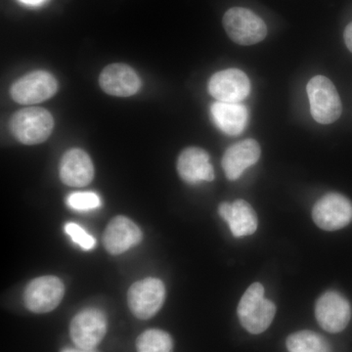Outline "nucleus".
<instances>
[{
    "label": "nucleus",
    "instance_id": "nucleus-11",
    "mask_svg": "<svg viewBox=\"0 0 352 352\" xmlns=\"http://www.w3.org/2000/svg\"><path fill=\"white\" fill-rule=\"evenodd\" d=\"M208 89L215 100L226 103H241L249 96L251 82L248 76L241 69H222L210 78Z\"/></svg>",
    "mask_w": 352,
    "mask_h": 352
},
{
    "label": "nucleus",
    "instance_id": "nucleus-8",
    "mask_svg": "<svg viewBox=\"0 0 352 352\" xmlns=\"http://www.w3.org/2000/svg\"><path fill=\"white\" fill-rule=\"evenodd\" d=\"M107 333V318L101 310L87 308L74 317L69 335L76 346L91 351L100 344Z\"/></svg>",
    "mask_w": 352,
    "mask_h": 352
},
{
    "label": "nucleus",
    "instance_id": "nucleus-2",
    "mask_svg": "<svg viewBox=\"0 0 352 352\" xmlns=\"http://www.w3.org/2000/svg\"><path fill=\"white\" fill-rule=\"evenodd\" d=\"M54 120L47 110L32 107L22 109L12 116L10 129L14 138L25 145L44 142L52 133Z\"/></svg>",
    "mask_w": 352,
    "mask_h": 352
},
{
    "label": "nucleus",
    "instance_id": "nucleus-3",
    "mask_svg": "<svg viewBox=\"0 0 352 352\" xmlns=\"http://www.w3.org/2000/svg\"><path fill=\"white\" fill-rule=\"evenodd\" d=\"M310 113L317 122L330 124L336 122L342 112V101L333 83L324 76H316L307 83Z\"/></svg>",
    "mask_w": 352,
    "mask_h": 352
},
{
    "label": "nucleus",
    "instance_id": "nucleus-13",
    "mask_svg": "<svg viewBox=\"0 0 352 352\" xmlns=\"http://www.w3.org/2000/svg\"><path fill=\"white\" fill-rule=\"evenodd\" d=\"M176 168L183 182L188 184L210 182L214 179V170L210 162V155L201 148L189 147L183 150L178 157Z\"/></svg>",
    "mask_w": 352,
    "mask_h": 352
},
{
    "label": "nucleus",
    "instance_id": "nucleus-21",
    "mask_svg": "<svg viewBox=\"0 0 352 352\" xmlns=\"http://www.w3.org/2000/svg\"><path fill=\"white\" fill-rule=\"evenodd\" d=\"M67 205L69 208L80 212L94 210L100 207L101 200L97 194L94 192H76L72 193L66 199Z\"/></svg>",
    "mask_w": 352,
    "mask_h": 352
},
{
    "label": "nucleus",
    "instance_id": "nucleus-22",
    "mask_svg": "<svg viewBox=\"0 0 352 352\" xmlns=\"http://www.w3.org/2000/svg\"><path fill=\"white\" fill-rule=\"evenodd\" d=\"M65 231L76 245H80L85 251L94 249L95 244H96V241L90 234H88L82 227L74 223V222L67 223L65 226Z\"/></svg>",
    "mask_w": 352,
    "mask_h": 352
},
{
    "label": "nucleus",
    "instance_id": "nucleus-5",
    "mask_svg": "<svg viewBox=\"0 0 352 352\" xmlns=\"http://www.w3.org/2000/svg\"><path fill=\"white\" fill-rule=\"evenodd\" d=\"M164 298L166 287L156 278H146L135 282L127 293V302L132 314L142 320L155 316L163 307Z\"/></svg>",
    "mask_w": 352,
    "mask_h": 352
},
{
    "label": "nucleus",
    "instance_id": "nucleus-4",
    "mask_svg": "<svg viewBox=\"0 0 352 352\" xmlns=\"http://www.w3.org/2000/svg\"><path fill=\"white\" fill-rule=\"evenodd\" d=\"M223 27L229 38L240 45H252L267 36L265 23L256 13L244 7H233L223 16Z\"/></svg>",
    "mask_w": 352,
    "mask_h": 352
},
{
    "label": "nucleus",
    "instance_id": "nucleus-6",
    "mask_svg": "<svg viewBox=\"0 0 352 352\" xmlns=\"http://www.w3.org/2000/svg\"><path fill=\"white\" fill-rule=\"evenodd\" d=\"M58 90L56 78L45 71H34L16 80L10 95L16 103L34 105L48 100Z\"/></svg>",
    "mask_w": 352,
    "mask_h": 352
},
{
    "label": "nucleus",
    "instance_id": "nucleus-14",
    "mask_svg": "<svg viewBox=\"0 0 352 352\" xmlns=\"http://www.w3.org/2000/svg\"><path fill=\"white\" fill-rule=\"evenodd\" d=\"M140 228L131 219L119 215L111 220L103 235L104 247L109 254H124L142 240Z\"/></svg>",
    "mask_w": 352,
    "mask_h": 352
},
{
    "label": "nucleus",
    "instance_id": "nucleus-9",
    "mask_svg": "<svg viewBox=\"0 0 352 352\" xmlns=\"http://www.w3.org/2000/svg\"><path fill=\"white\" fill-rule=\"evenodd\" d=\"M65 295V286L56 276H43L32 280L25 287V307L34 314H47L60 305Z\"/></svg>",
    "mask_w": 352,
    "mask_h": 352
},
{
    "label": "nucleus",
    "instance_id": "nucleus-10",
    "mask_svg": "<svg viewBox=\"0 0 352 352\" xmlns=\"http://www.w3.org/2000/svg\"><path fill=\"white\" fill-rule=\"evenodd\" d=\"M315 317L319 325L327 332H342L351 321V303L338 292H326L315 303Z\"/></svg>",
    "mask_w": 352,
    "mask_h": 352
},
{
    "label": "nucleus",
    "instance_id": "nucleus-17",
    "mask_svg": "<svg viewBox=\"0 0 352 352\" xmlns=\"http://www.w3.org/2000/svg\"><path fill=\"white\" fill-rule=\"evenodd\" d=\"M220 217L228 223L234 237L252 235L258 229V217L248 201L238 199L233 203H221L219 207Z\"/></svg>",
    "mask_w": 352,
    "mask_h": 352
},
{
    "label": "nucleus",
    "instance_id": "nucleus-18",
    "mask_svg": "<svg viewBox=\"0 0 352 352\" xmlns=\"http://www.w3.org/2000/svg\"><path fill=\"white\" fill-rule=\"evenodd\" d=\"M215 126L227 135L237 136L245 131L249 120V112L241 103L217 101L210 107Z\"/></svg>",
    "mask_w": 352,
    "mask_h": 352
},
{
    "label": "nucleus",
    "instance_id": "nucleus-23",
    "mask_svg": "<svg viewBox=\"0 0 352 352\" xmlns=\"http://www.w3.org/2000/svg\"><path fill=\"white\" fill-rule=\"evenodd\" d=\"M344 38L346 47L352 52V22L346 25L344 32Z\"/></svg>",
    "mask_w": 352,
    "mask_h": 352
},
{
    "label": "nucleus",
    "instance_id": "nucleus-1",
    "mask_svg": "<svg viewBox=\"0 0 352 352\" xmlns=\"http://www.w3.org/2000/svg\"><path fill=\"white\" fill-rule=\"evenodd\" d=\"M264 287L254 283L245 292L238 305L240 323L248 332L258 335L265 332L276 314V305L264 298Z\"/></svg>",
    "mask_w": 352,
    "mask_h": 352
},
{
    "label": "nucleus",
    "instance_id": "nucleus-25",
    "mask_svg": "<svg viewBox=\"0 0 352 352\" xmlns=\"http://www.w3.org/2000/svg\"><path fill=\"white\" fill-rule=\"evenodd\" d=\"M62 352H91L90 351H85V349H80L78 351V349H64Z\"/></svg>",
    "mask_w": 352,
    "mask_h": 352
},
{
    "label": "nucleus",
    "instance_id": "nucleus-16",
    "mask_svg": "<svg viewBox=\"0 0 352 352\" xmlns=\"http://www.w3.org/2000/svg\"><path fill=\"white\" fill-rule=\"evenodd\" d=\"M59 171L62 182L71 187L87 186L94 177L91 159L78 148L65 153L60 162Z\"/></svg>",
    "mask_w": 352,
    "mask_h": 352
},
{
    "label": "nucleus",
    "instance_id": "nucleus-24",
    "mask_svg": "<svg viewBox=\"0 0 352 352\" xmlns=\"http://www.w3.org/2000/svg\"><path fill=\"white\" fill-rule=\"evenodd\" d=\"M22 3L27 4V6H36L39 4L43 3L46 0H19Z\"/></svg>",
    "mask_w": 352,
    "mask_h": 352
},
{
    "label": "nucleus",
    "instance_id": "nucleus-20",
    "mask_svg": "<svg viewBox=\"0 0 352 352\" xmlns=\"http://www.w3.org/2000/svg\"><path fill=\"white\" fill-rule=\"evenodd\" d=\"M173 346L170 336L155 329L141 333L136 342L138 352H171Z\"/></svg>",
    "mask_w": 352,
    "mask_h": 352
},
{
    "label": "nucleus",
    "instance_id": "nucleus-12",
    "mask_svg": "<svg viewBox=\"0 0 352 352\" xmlns=\"http://www.w3.org/2000/svg\"><path fill=\"white\" fill-rule=\"evenodd\" d=\"M99 85L109 95L129 97L138 94L141 87V80L129 65L115 63L109 65L102 71Z\"/></svg>",
    "mask_w": 352,
    "mask_h": 352
},
{
    "label": "nucleus",
    "instance_id": "nucleus-7",
    "mask_svg": "<svg viewBox=\"0 0 352 352\" xmlns=\"http://www.w3.org/2000/svg\"><path fill=\"white\" fill-rule=\"evenodd\" d=\"M312 219L322 230L344 228L352 221V201L342 194H326L312 208Z\"/></svg>",
    "mask_w": 352,
    "mask_h": 352
},
{
    "label": "nucleus",
    "instance_id": "nucleus-15",
    "mask_svg": "<svg viewBox=\"0 0 352 352\" xmlns=\"http://www.w3.org/2000/svg\"><path fill=\"white\" fill-rule=\"evenodd\" d=\"M261 155V146L254 139H245L230 146L221 161L226 177L235 182L247 168L258 163Z\"/></svg>",
    "mask_w": 352,
    "mask_h": 352
},
{
    "label": "nucleus",
    "instance_id": "nucleus-19",
    "mask_svg": "<svg viewBox=\"0 0 352 352\" xmlns=\"http://www.w3.org/2000/svg\"><path fill=\"white\" fill-rule=\"evenodd\" d=\"M289 352H332L330 344L319 333L312 331H300L287 339Z\"/></svg>",
    "mask_w": 352,
    "mask_h": 352
}]
</instances>
